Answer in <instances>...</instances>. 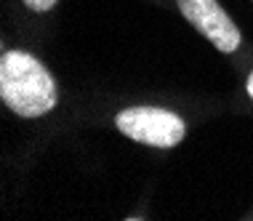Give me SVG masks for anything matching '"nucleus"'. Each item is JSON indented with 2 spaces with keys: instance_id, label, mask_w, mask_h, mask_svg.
<instances>
[{
  "instance_id": "obj_1",
  "label": "nucleus",
  "mask_w": 253,
  "mask_h": 221,
  "mask_svg": "<svg viewBox=\"0 0 253 221\" xmlns=\"http://www.w3.org/2000/svg\"><path fill=\"white\" fill-rule=\"evenodd\" d=\"M0 99L19 117H43L59 101L51 72L27 51H5L0 59Z\"/></svg>"
},
{
  "instance_id": "obj_2",
  "label": "nucleus",
  "mask_w": 253,
  "mask_h": 221,
  "mask_svg": "<svg viewBox=\"0 0 253 221\" xmlns=\"http://www.w3.org/2000/svg\"><path fill=\"white\" fill-rule=\"evenodd\" d=\"M115 126L123 136L147 144V147H176L184 133H187V126L176 112L170 109H160V107H131L123 109V112L115 117Z\"/></svg>"
},
{
  "instance_id": "obj_3",
  "label": "nucleus",
  "mask_w": 253,
  "mask_h": 221,
  "mask_svg": "<svg viewBox=\"0 0 253 221\" xmlns=\"http://www.w3.org/2000/svg\"><path fill=\"white\" fill-rule=\"evenodd\" d=\"M176 3L181 16L221 53H232L240 45V30L216 0H176Z\"/></svg>"
},
{
  "instance_id": "obj_4",
  "label": "nucleus",
  "mask_w": 253,
  "mask_h": 221,
  "mask_svg": "<svg viewBox=\"0 0 253 221\" xmlns=\"http://www.w3.org/2000/svg\"><path fill=\"white\" fill-rule=\"evenodd\" d=\"M24 5H27L30 11L43 13V11H51L53 5H56V0H24Z\"/></svg>"
},
{
  "instance_id": "obj_5",
  "label": "nucleus",
  "mask_w": 253,
  "mask_h": 221,
  "mask_svg": "<svg viewBox=\"0 0 253 221\" xmlns=\"http://www.w3.org/2000/svg\"><path fill=\"white\" fill-rule=\"evenodd\" d=\"M248 96L253 99V72H251V78H248Z\"/></svg>"
}]
</instances>
